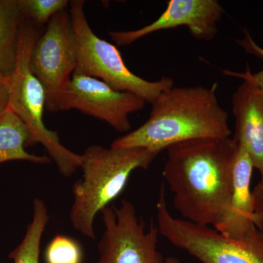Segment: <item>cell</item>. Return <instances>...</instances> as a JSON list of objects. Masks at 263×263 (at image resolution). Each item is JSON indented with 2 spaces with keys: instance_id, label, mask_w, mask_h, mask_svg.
Listing matches in <instances>:
<instances>
[{
  "instance_id": "7c38bea8",
  "label": "cell",
  "mask_w": 263,
  "mask_h": 263,
  "mask_svg": "<svg viewBox=\"0 0 263 263\" xmlns=\"http://www.w3.org/2000/svg\"><path fill=\"white\" fill-rule=\"evenodd\" d=\"M235 120L233 139L243 145L263 181V91L243 81L232 97Z\"/></svg>"
},
{
  "instance_id": "ffe728a7",
  "label": "cell",
  "mask_w": 263,
  "mask_h": 263,
  "mask_svg": "<svg viewBox=\"0 0 263 263\" xmlns=\"http://www.w3.org/2000/svg\"><path fill=\"white\" fill-rule=\"evenodd\" d=\"M9 89L8 84L0 81V114L8 107Z\"/></svg>"
},
{
  "instance_id": "52a82bcc",
  "label": "cell",
  "mask_w": 263,
  "mask_h": 263,
  "mask_svg": "<svg viewBox=\"0 0 263 263\" xmlns=\"http://www.w3.org/2000/svg\"><path fill=\"white\" fill-rule=\"evenodd\" d=\"M100 213L104 230L98 245V263H165L158 249V228L152 220L146 230L130 201L108 205Z\"/></svg>"
},
{
  "instance_id": "4fadbf2b",
  "label": "cell",
  "mask_w": 263,
  "mask_h": 263,
  "mask_svg": "<svg viewBox=\"0 0 263 263\" xmlns=\"http://www.w3.org/2000/svg\"><path fill=\"white\" fill-rule=\"evenodd\" d=\"M30 130L23 121L9 108L0 114V164L13 160H24L34 164H49L47 156L29 154Z\"/></svg>"
},
{
  "instance_id": "8fae6325",
  "label": "cell",
  "mask_w": 263,
  "mask_h": 263,
  "mask_svg": "<svg viewBox=\"0 0 263 263\" xmlns=\"http://www.w3.org/2000/svg\"><path fill=\"white\" fill-rule=\"evenodd\" d=\"M236 142V141H235ZM253 162L243 145L236 142L233 164L229 205L214 229L233 239H242L251 231L263 229V216L256 212L251 181Z\"/></svg>"
},
{
  "instance_id": "277c9868",
  "label": "cell",
  "mask_w": 263,
  "mask_h": 263,
  "mask_svg": "<svg viewBox=\"0 0 263 263\" xmlns=\"http://www.w3.org/2000/svg\"><path fill=\"white\" fill-rule=\"evenodd\" d=\"M42 33V29L37 28L25 19L21 25L15 68L7 84L9 89L8 108L30 130L29 146L42 144L60 174L70 177L81 168L82 157L64 146L57 133L45 125L43 113L46 110V93L29 68L33 47Z\"/></svg>"
},
{
  "instance_id": "8992f818",
  "label": "cell",
  "mask_w": 263,
  "mask_h": 263,
  "mask_svg": "<svg viewBox=\"0 0 263 263\" xmlns=\"http://www.w3.org/2000/svg\"><path fill=\"white\" fill-rule=\"evenodd\" d=\"M164 185L156 205L160 235L202 263H263V229L256 228L242 239L228 238L210 226L175 217L166 201Z\"/></svg>"
},
{
  "instance_id": "ba28073f",
  "label": "cell",
  "mask_w": 263,
  "mask_h": 263,
  "mask_svg": "<svg viewBox=\"0 0 263 263\" xmlns=\"http://www.w3.org/2000/svg\"><path fill=\"white\" fill-rule=\"evenodd\" d=\"M76 64V41L70 13L62 10L49 21L29 60L31 72L46 93L47 111L57 112L59 98L70 82Z\"/></svg>"
},
{
  "instance_id": "9a60e30c",
  "label": "cell",
  "mask_w": 263,
  "mask_h": 263,
  "mask_svg": "<svg viewBox=\"0 0 263 263\" xmlns=\"http://www.w3.org/2000/svg\"><path fill=\"white\" fill-rule=\"evenodd\" d=\"M48 221L49 215L46 203L41 199H34L32 221L20 245L9 254L13 263H39L41 240Z\"/></svg>"
},
{
  "instance_id": "9c48e42d",
  "label": "cell",
  "mask_w": 263,
  "mask_h": 263,
  "mask_svg": "<svg viewBox=\"0 0 263 263\" xmlns=\"http://www.w3.org/2000/svg\"><path fill=\"white\" fill-rule=\"evenodd\" d=\"M138 95L114 89L101 80L73 74L59 98L57 111L76 109L108 123L119 133L130 130L129 116L144 108Z\"/></svg>"
},
{
  "instance_id": "7a4b0ae2",
  "label": "cell",
  "mask_w": 263,
  "mask_h": 263,
  "mask_svg": "<svg viewBox=\"0 0 263 263\" xmlns=\"http://www.w3.org/2000/svg\"><path fill=\"white\" fill-rule=\"evenodd\" d=\"M218 84L174 87L154 102L150 117L136 130L112 142L111 148H143L160 154L198 138H230L229 117L218 100Z\"/></svg>"
},
{
  "instance_id": "2e32d148",
  "label": "cell",
  "mask_w": 263,
  "mask_h": 263,
  "mask_svg": "<svg viewBox=\"0 0 263 263\" xmlns=\"http://www.w3.org/2000/svg\"><path fill=\"white\" fill-rule=\"evenodd\" d=\"M24 19L38 29H43L55 15L67 9V0H18Z\"/></svg>"
},
{
  "instance_id": "5b68a950",
  "label": "cell",
  "mask_w": 263,
  "mask_h": 263,
  "mask_svg": "<svg viewBox=\"0 0 263 263\" xmlns=\"http://www.w3.org/2000/svg\"><path fill=\"white\" fill-rule=\"evenodd\" d=\"M83 0L70 2V15L76 41L77 64L73 74L101 80L114 89L138 95L152 104L174 86L171 78L147 81L129 70L116 46L98 37L91 30Z\"/></svg>"
},
{
  "instance_id": "6da1fadb",
  "label": "cell",
  "mask_w": 263,
  "mask_h": 263,
  "mask_svg": "<svg viewBox=\"0 0 263 263\" xmlns=\"http://www.w3.org/2000/svg\"><path fill=\"white\" fill-rule=\"evenodd\" d=\"M233 138H198L172 145L162 171L173 205L185 220L215 227L229 205Z\"/></svg>"
},
{
  "instance_id": "ac0fdd59",
  "label": "cell",
  "mask_w": 263,
  "mask_h": 263,
  "mask_svg": "<svg viewBox=\"0 0 263 263\" xmlns=\"http://www.w3.org/2000/svg\"><path fill=\"white\" fill-rule=\"evenodd\" d=\"M236 42L249 54L258 57L263 61V48L254 41L248 30L245 29V37L241 40H236ZM222 74L224 76H231V77L239 78L243 81H248L263 91V69L259 72L252 73L249 69V65H247L245 72H237L224 70L222 71Z\"/></svg>"
},
{
  "instance_id": "d6986e66",
  "label": "cell",
  "mask_w": 263,
  "mask_h": 263,
  "mask_svg": "<svg viewBox=\"0 0 263 263\" xmlns=\"http://www.w3.org/2000/svg\"><path fill=\"white\" fill-rule=\"evenodd\" d=\"M256 212L263 216V181H260L252 190Z\"/></svg>"
},
{
  "instance_id": "44dd1931",
  "label": "cell",
  "mask_w": 263,
  "mask_h": 263,
  "mask_svg": "<svg viewBox=\"0 0 263 263\" xmlns=\"http://www.w3.org/2000/svg\"><path fill=\"white\" fill-rule=\"evenodd\" d=\"M165 263H181L176 257H170L165 259Z\"/></svg>"
},
{
  "instance_id": "3957f363",
  "label": "cell",
  "mask_w": 263,
  "mask_h": 263,
  "mask_svg": "<svg viewBox=\"0 0 263 263\" xmlns=\"http://www.w3.org/2000/svg\"><path fill=\"white\" fill-rule=\"evenodd\" d=\"M159 154L143 148L90 146L81 155L83 177L74 183L70 219L76 230L95 239V217L117 199L133 171L146 170Z\"/></svg>"
},
{
  "instance_id": "30bf717a",
  "label": "cell",
  "mask_w": 263,
  "mask_h": 263,
  "mask_svg": "<svg viewBox=\"0 0 263 263\" xmlns=\"http://www.w3.org/2000/svg\"><path fill=\"white\" fill-rule=\"evenodd\" d=\"M223 13L224 8L217 0H170L165 10L152 24L108 34L117 46H128L152 33L184 26L196 39L212 41L217 34Z\"/></svg>"
},
{
  "instance_id": "5bb4252c",
  "label": "cell",
  "mask_w": 263,
  "mask_h": 263,
  "mask_svg": "<svg viewBox=\"0 0 263 263\" xmlns=\"http://www.w3.org/2000/svg\"><path fill=\"white\" fill-rule=\"evenodd\" d=\"M24 20L18 0H0V81L5 84L14 70L19 29Z\"/></svg>"
},
{
  "instance_id": "e0dca14e",
  "label": "cell",
  "mask_w": 263,
  "mask_h": 263,
  "mask_svg": "<svg viewBox=\"0 0 263 263\" xmlns=\"http://www.w3.org/2000/svg\"><path fill=\"white\" fill-rule=\"evenodd\" d=\"M46 263H82L81 246L72 238L57 235L48 243L45 251Z\"/></svg>"
}]
</instances>
